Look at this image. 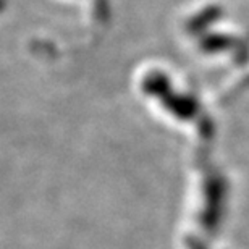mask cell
I'll use <instances>...</instances> for the list:
<instances>
[{
    "label": "cell",
    "instance_id": "obj_1",
    "mask_svg": "<svg viewBox=\"0 0 249 249\" xmlns=\"http://www.w3.org/2000/svg\"><path fill=\"white\" fill-rule=\"evenodd\" d=\"M142 91L152 97H157L163 107L180 120H193L197 117L199 106L196 99L185 94H177L170 86L167 74L160 71L149 73L142 81Z\"/></svg>",
    "mask_w": 249,
    "mask_h": 249
},
{
    "label": "cell",
    "instance_id": "obj_2",
    "mask_svg": "<svg viewBox=\"0 0 249 249\" xmlns=\"http://www.w3.org/2000/svg\"><path fill=\"white\" fill-rule=\"evenodd\" d=\"M225 197V181L218 177H211L206 183V207L202 211V225L206 230H215L222 217V206Z\"/></svg>",
    "mask_w": 249,
    "mask_h": 249
},
{
    "label": "cell",
    "instance_id": "obj_4",
    "mask_svg": "<svg viewBox=\"0 0 249 249\" xmlns=\"http://www.w3.org/2000/svg\"><path fill=\"white\" fill-rule=\"evenodd\" d=\"M233 44H235V39L227 34H207L199 41V47L207 53H218L230 51Z\"/></svg>",
    "mask_w": 249,
    "mask_h": 249
},
{
    "label": "cell",
    "instance_id": "obj_5",
    "mask_svg": "<svg viewBox=\"0 0 249 249\" xmlns=\"http://www.w3.org/2000/svg\"><path fill=\"white\" fill-rule=\"evenodd\" d=\"M189 249H206V248H204L201 243H197L194 240H189Z\"/></svg>",
    "mask_w": 249,
    "mask_h": 249
},
{
    "label": "cell",
    "instance_id": "obj_3",
    "mask_svg": "<svg viewBox=\"0 0 249 249\" xmlns=\"http://www.w3.org/2000/svg\"><path fill=\"white\" fill-rule=\"evenodd\" d=\"M222 15H223V10L220 7H217V5L204 8L202 12H199L197 15H194V17L189 19L186 24V31L189 34H201L206 31V29L211 28L213 23H217L218 19L222 18Z\"/></svg>",
    "mask_w": 249,
    "mask_h": 249
},
{
    "label": "cell",
    "instance_id": "obj_6",
    "mask_svg": "<svg viewBox=\"0 0 249 249\" xmlns=\"http://www.w3.org/2000/svg\"><path fill=\"white\" fill-rule=\"evenodd\" d=\"M3 7H5V0H0V12L3 10Z\"/></svg>",
    "mask_w": 249,
    "mask_h": 249
}]
</instances>
